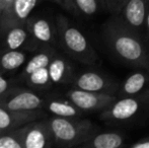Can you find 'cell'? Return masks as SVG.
Here are the masks:
<instances>
[{"instance_id":"30bf717a","label":"cell","mask_w":149,"mask_h":148,"mask_svg":"<svg viewBox=\"0 0 149 148\" xmlns=\"http://www.w3.org/2000/svg\"><path fill=\"white\" fill-rule=\"evenodd\" d=\"M149 0H128L121 8L116 18L135 33L145 28Z\"/></svg>"},{"instance_id":"8fae6325","label":"cell","mask_w":149,"mask_h":148,"mask_svg":"<svg viewBox=\"0 0 149 148\" xmlns=\"http://www.w3.org/2000/svg\"><path fill=\"white\" fill-rule=\"evenodd\" d=\"M45 117H47V113L44 110L16 112L0 107V128L3 131H9Z\"/></svg>"},{"instance_id":"9a60e30c","label":"cell","mask_w":149,"mask_h":148,"mask_svg":"<svg viewBox=\"0 0 149 148\" xmlns=\"http://www.w3.org/2000/svg\"><path fill=\"white\" fill-rule=\"evenodd\" d=\"M43 110L47 114L61 118H81L84 114L66 97H44Z\"/></svg>"},{"instance_id":"7402d4cb","label":"cell","mask_w":149,"mask_h":148,"mask_svg":"<svg viewBox=\"0 0 149 148\" xmlns=\"http://www.w3.org/2000/svg\"><path fill=\"white\" fill-rule=\"evenodd\" d=\"M77 12L85 16H93L104 9L102 0H73Z\"/></svg>"},{"instance_id":"2e32d148","label":"cell","mask_w":149,"mask_h":148,"mask_svg":"<svg viewBox=\"0 0 149 148\" xmlns=\"http://www.w3.org/2000/svg\"><path fill=\"white\" fill-rule=\"evenodd\" d=\"M149 93V72L138 71L130 74L120 84L117 97H135Z\"/></svg>"},{"instance_id":"8992f818","label":"cell","mask_w":149,"mask_h":148,"mask_svg":"<svg viewBox=\"0 0 149 148\" xmlns=\"http://www.w3.org/2000/svg\"><path fill=\"white\" fill-rule=\"evenodd\" d=\"M65 97L83 113H100L118 99L117 95L111 93L87 91L75 87L68 89L65 93Z\"/></svg>"},{"instance_id":"ffe728a7","label":"cell","mask_w":149,"mask_h":148,"mask_svg":"<svg viewBox=\"0 0 149 148\" xmlns=\"http://www.w3.org/2000/svg\"><path fill=\"white\" fill-rule=\"evenodd\" d=\"M26 125L2 132L0 134V148H24Z\"/></svg>"},{"instance_id":"f546056e","label":"cell","mask_w":149,"mask_h":148,"mask_svg":"<svg viewBox=\"0 0 149 148\" xmlns=\"http://www.w3.org/2000/svg\"><path fill=\"white\" fill-rule=\"evenodd\" d=\"M2 132H4V131H3V130H2V129H1V128H0V134H1V133H2Z\"/></svg>"},{"instance_id":"52a82bcc","label":"cell","mask_w":149,"mask_h":148,"mask_svg":"<svg viewBox=\"0 0 149 148\" xmlns=\"http://www.w3.org/2000/svg\"><path fill=\"white\" fill-rule=\"evenodd\" d=\"M26 26L30 33V43L28 50L38 51L41 48L53 46L57 42L56 24H53L44 17H29Z\"/></svg>"},{"instance_id":"484cf974","label":"cell","mask_w":149,"mask_h":148,"mask_svg":"<svg viewBox=\"0 0 149 148\" xmlns=\"http://www.w3.org/2000/svg\"><path fill=\"white\" fill-rule=\"evenodd\" d=\"M130 148H149V137H145L130 145Z\"/></svg>"},{"instance_id":"6da1fadb","label":"cell","mask_w":149,"mask_h":148,"mask_svg":"<svg viewBox=\"0 0 149 148\" xmlns=\"http://www.w3.org/2000/svg\"><path fill=\"white\" fill-rule=\"evenodd\" d=\"M104 38L113 52L123 61L149 72V52L140 41L137 33L116 18L106 24Z\"/></svg>"},{"instance_id":"5b68a950","label":"cell","mask_w":149,"mask_h":148,"mask_svg":"<svg viewBox=\"0 0 149 148\" xmlns=\"http://www.w3.org/2000/svg\"><path fill=\"white\" fill-rule=\"evenodd\" d=\"M147 104H149V93L118 97L110 107L100 113V119L104 121L129 120L135 117Z\"/></svg>"},{"instance_id":"7a4b0ae2","label":"cell","mask_w":149,"mask_h":148,"mask_svg":"<svg viewBox=\"0 0 149 148\" xmlns=\"http://www.w3.org/2000/svg\"><path fill=\"white\" fill-rule=\"evenodd\" d=\"M57 42L70 57L86 65H95L100 61L97 54L85 35L71 24L65 16L56 18Z\"/></svg>"},{"instance_id":"5bb4252c","label":"cell","mask_w":149,"mask_h":148,"mask_svg":"<svg viewBox=\"0 0 149 148\" xmlns=\"http://www.w3.org/2000/svg\"><path fill=\"white\" fill-rule=\"evenodd\" d=\"M41 0H14L9 10L0 20V30L9 24H26L28 18Z\"/></svg>"},{"instance_id":"3957f363","label":"cell","mask_w":149,"mask_h":148,"mask_svg":"<svg viewBox=\"0 0 149 148\" xmlns=\"http://www.w3.org/2000/svg\"><path fill=\"white\" fill-rule=\"evenodd\" d=\"M49 122L55 137V146L58 147H79L98 131V127L87 119L52 116Z\"/></svg>"},{"instance_id":"7c38bea8","label":"cell","mask_w":149,"mask_h":148,"mask_svg":"<svg viewBox=\"0 0 149 148\" xmlns=\"http://www.w3.org/2000/svg\"><path fill=\"white\" fill-rule=\"evenodd\" d=\"M50 78L53 85L71 84L75 77L72 64L62 54L56 52L48 65Z\"/></svg>"},{"instance_id":"603a6c76","label":"cell","mask_w":149,"mask_h":148,"mask_svg":"<svg viewBox=\"0 0 149 148\" xmlns=\"http://www.w3.org/2000/svg\"><path fill=\"white\" fill-rule=\"evenodd\" d=\"M102 1H104V10L110 12L113 15H117L128 0H102Z\"/></svg>"},{"instance_id":"4fadbf2b","label":"cell","mask_w":149,"mask_h":148,"mask_svg":"<svg viewBox=\"0 0 149 148\" xmlns=\"http://www.w3.org/2000/svg\"><path fill=\"white\" fill-rule=\"evenodd\" d=\"M2 34L4 50H28L30 43V33L26 24H9L0 30Z\"/></svg>"},{"instance_id":"ba28073f","label":"cell","mask_w":149,"mask_h":148,"mask_svg":"<svg viewBox=\"0 0 149 148\" xmlns=\"http://www.w3.org/2000/svg\"><path fill=\"white\" fill-rule=\"evenodd\" d=\"M72 87L94 92L111 93L117 95L120 84L107 75L98 73L96 71H84L75 74L71 83Z\"/></svg>"},{"instance_id":"d6986e66","label":"cell","mask_w":149,"mask_h":148,"mask_svg":"<svg viewBox=\"0 0 149 148\" xmlns=\"http://www.w3.org/2000/svg\"><path fill=\"white\" fill-rule=\"evenodd\" d=\"M26 50H3L0 52V73L6 74L17 70L26 63Z\"/></svg>"},{"instance_id":"44dd1931","label":"cell","mask_w":149,"mask_h":148,"mask_svg":"<svg viewBox=\"0 0 149 148\" xmlns=\"http://www.w3.org/2000/svg\"><path fill=\"white\" fill-rule=\"evenodd\" d=\"M24 82L35 90H47L53 86L48 67H43L33 72L24 79Z\"/></svg>"},{"instance_id":"cb8c5ba5","label":"cell","mask_w":149,"mask_h":148,"mask_svg":"<svg viewBox=\"0 0 149 148\" xmlns=\"http://www.w3.org/2000/svg\"><path fill=\"white\" fill-rule=\"evenodd\" d=\"M13 86H15V80L9 79L5 76V74L0 73V94L8 91Z\"/></svg>"},{"instance_id":"e0dca14e","label":"cell","mask_w":149,"mask_h":148,"mask_svg":"<svg viewBox=\"0 0 149 148\" xmlns=\"http://www.w3.org/2000/svg\"><path fill=\"white\" fill-rule=\"evenodd\" d=\"M125 143V136L117 131L94 132L91 136L83 142L81 148H119Z\"/></svg>"},{"instance_id":"f1b7e54d","label":"cell","mask_w":149,"mask_h":148,"mask_svg":"<svg viewBox=\"0 0 149 148\" xmlns=\"http://www.w3.org/2000/svg\"><path fill=\"white\" fill-rule=\"evenodd\" d=\"M2 12H3V8H2V4H1V0H0V20H1V16H2Z\"/></svg>"},{"instance_id":"4316f807","label":"cell","mask_w":149,"mask_h":148,"mask_svg":"<svg viewBox=\"0 0 149 148\" xmlns=\"http://www.w3.org/2000/svg\"><path fill=\"white\" fill-rule=\"evenodd\" d=\"M14 0H1V4H2V8H3V12H2V16L6 13V12L9 10L10 6L12 5ZM1 16V17H2Z\"/></svg>"},{"instance_id":"d4e9b609","label":"cell","mask_w":149,"mask_h":148,"mask_svg":"<svg viewBox=\"0 0 149 148\" xmlns=\"http://www.w3.org/2000/svg\"><path fill=\"white\" fill-rule=\"evenodd\" d=\"M53 1H55L57 4H59L61 7L65 8L66 10L72 12V13H76L77 12L74 3H73V0H53Z\"/></svg>"},{"instance_id":"ac0fdd59","label":"cell","mask_w":149,"mask_h":148,"mask_svg":"<svg viewBox=\"0 0 149 148\" xmlns=\"http://www.w3.org/2000/svg\"><path fill=\"white\" fill-rule=\"evenodd\" d=\"M56 52L57 51H56L53 46H47V47H43L40 50H38L37 53L31 58H30L26 61V63L24 64V70L18 76V78L16 79V81H24V79L33 72L37 71V70L41 69L43 67H48L52 57H53Z\"/></svg>"},{"instance_id":"9c48e42d","label":"cell","mask_w":149,"mask_h":148,"mask_svg":"<svg viewBox=\"0 0 149 148\" xmlns=\"http://www.w3.org/2000/svg\"><path fill=\"white\" fill-rule=\"evenodd\" d=\"M24 148H51L55 146V137L49 118L39 119L26 125Z\"/></svg>"},{"instance_id":"277c9868","label":"cell","mask_w":149,"mask_h":148,"mask_svg":"<svg viewBox=\"0 0 149 148\" xmlns=\"http://www.w3.org/2000/svg\"><path fill=\"white\" fill-rule=\"evenodd\" d=\"M44 97L33 89L13 86L0 94V107L10 111L26 112L43 110Z\"/></svg>"},{"instance_id":"83f0119b","label":"cell","mask_w":149,"mask_h":148,"mask_svg":"<svg viewBox=\"0 0 149 148\" xmlns=\"http://www.w3.org/2000/svg\"><path fill=\"white\" fill-rule=\"evenodd\" d=\"M145 28L147 30L149 34V4H148V9H147V14H146V22H145Z\"/></svg>"}]
</instances>
